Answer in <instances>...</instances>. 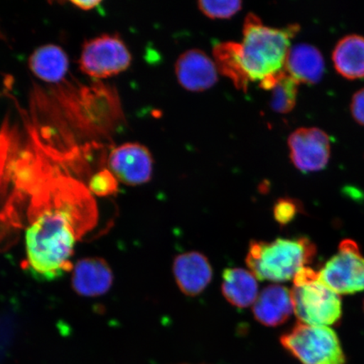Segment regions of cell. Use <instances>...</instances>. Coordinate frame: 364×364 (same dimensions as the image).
<instances>
[{"instance_id": "obj_8", "label": "cell", "mask_w": 364, "mask_h": 364, "mask_svg": "<svg viewBox=\"0 0 364 364\" xmlns=\"http://www.w3.org/2000/svg\"><path fill=\"white\" fill-rule=\"evenodd\" d=\"M290 159L304 172L318 171L328 164L331 154L329 136L316 127H302L289 136Z\"/></svg>"}, {"instance_id": "obj_5", "label": "cell", "mask_w": 364, "mask_h": 364, "mask_svg": "<svg viewBox=\"0 0 364 364\" xmlns=\"http://www.w3.org/2000/svg\"><path fill=\"white\" fill-rule=\"evenodd\" d=\"M291 294L294 311L300 323L329 326L341 320L343 308L340 295L320 279L294 285Z\"/></svg>"}, {"instance_id": "obj_18", "label": "cell", "mask_w": 364, "mask_h": 364, "mask_svg": "<svg viewBox=\"0 0 364 364\" xmlns=\"http://www.w3.org/2000/svg\"><path fill=\"white\" fill-rule=\"evenodd\" d=\"M213 56L218 70L233 81L236 88L247 90L250 79L243 65L241 44L218 43L213 48Z\"/></svg>"}, {"instance_id": "obj_19", "label": "cell", "mask_w": 364, "mask_h": 364, "mask_svg": "<svg viewBox=\"0 0 364 364\" xmlns=\"http://www.w3.org/2000/svg\"><path fill=\"white\" fill-rule=\"evenodd\" d=\"M299 82L285 70L282 71L272 88L271 107L277 112L288 113L297 101Z\"/></svg>"}, {"instance_id": "obj_15", "label": "cell", "mask_w": 364, "mask_h": 364, "mask_svg": "<svg viewBox=\"0 0 364 364\" xmlns=\"http://www.w3.org/2000/svg\"><path fill=\"white\" fill-rule=\"evenodd\" d=\"M67 53L59 46L43 45L36 48L29 58L28 65L31 72L48 83H57L65 78L68 70Z\"/></svg>"}, {"instance_id": "obj_13", "label": "cell", "mask_w": 364, "mask_h": 364, "mask_svg": "<svg viewBox=\"0 0 364 364\" xmlns=\"http://www.w3.org/2000/svg\"><path fill=\"white\" fill-rule=\"evenodd\" d=\"M294 311L291 291L284 286L273 284L262 291L255 301L253 314L258 322L267 326L283 325Z\"/></svg>"}, {"instance_id": "obj_7", "label": "cell", "mask_w": 364, "mask_h": 364, "mask_svg": "<svg viewBox=\"0 0 364 364\" xmlns=\"http://www.w3.org/2000/svg\"><path fill=\"white\" fill-rule=\"evenodd\" d=\"M318 272L322 283L339 295L364 290V257L353 240L341 241L338 253Z\"/></svg>"}, {"instance_id": "obj_6", "label": "cell", "mask_w": 364, "mask_h": 364, "mask_svg": "<svg viewBox=\"0 0 364 364\" xmlns=\"http://www.w3.org/2000/svg\"><path fill=\"white\" fill-rule=\"evenodd\" d=\"M132 55L119 36L105 34L90 39L82 48L80 68L94 79H107L129 68Z\"/></svg>"}, {"instance_id": "obj_10", "label": "cell", "mask_w": 364, "mask_h": 364, "mask_svg": "<svg viewBox=\"0 0 364 364\" xmlns=\"http://www.w3.org/2000/svg\"><path fill=\"white\" fill-rule=\"evenodd\" d=\"M113 281L112 268L101 257L82 258L73 268L72 288L82 297L97 298L106 294Z\"/></svg>"}, {"instance_id": "obj_14", "label": "cell", "mask_w": 364, "mask_h": 364, "mask_svg": "<svg viewBox=\"0 0 364 364\" xmlns=\"http://www.w3.org/2000/svg\"><path fill=\"white\" fill-rule=\"evenodd\" d=\"M324 70V58L316 48L306 43L290 48L284 70L299 83H317L321 80Z\"/></svg>"}, {"instance_id": "obj_2", "label": "cell", "mask_w": 364, "mask_h": 364, "mask_svg": "<svg viewBox=\"0 0 364 364\" xmlns=\"http://www.w3.org/2000/svg\"><path fill=\"white\" fill-rule=\"evenodd\" d=\"M299 27L290 25L284 28H273L263 25L253 13L245 17L243 28V65L250 80L274 78L284 70L290 40Z\"/></svg>"}, {"instance_id": "obj_20", "label": "cell", "mask_w": 364, "mask_h": 364, "mask_svg": "<svg viewBox=\"0 0 364 364\" xmlns=\"http://www.w3.org/2000/svg\"><path fill=\"white\" fill-rule=\"evenodd\" d=\"M242 2L240 0H223V1L202 0L198 2L200 10L213 19L230 18L240 10Z\"/></svg>"}, {"instance_id": "obj_16", "label": "cell", "mask_w": 364, "mask_h": 364, "mask_svg": "<svg viewBox=\"0 0 364 364\" xmlns=\"http://www.w3.org/2000/svg\"><path fill=\"white\" fill-rule=\"evenodd\" d=\"M222 292L232 306L247 308L258 297L257 277L242 268H228L223 273Z\"/></svg>"}, {"instance_id": "obj_12", "label": "cell", "mask_w": 364, "mask_h": 364, "mask_svg": "<svg viewBox=\"0 0 364 364\" xmlns=\"http://www.w3.org/2000/svg\"><path fill=\"white\" fill-rule=\"evenodd\" d=\"M173 272L181 292L188 296L201 294L213 277L208 259L198 252H186L176 257L173 263Z\"/></svg>"}, {"instance_id": "obj_1", "label": "cell", "mask_w": 364, "mask_h": 364, "mask_svg": "<svg viewBox=\"0 0 364 364\" xmlns=\"http://www.w3.org/2000/svg\"><path fill=\"white\" fill-rule=\"evenodd\" d=\"M76 243L70 209H45L27 227L25 235L26 268L36 279L56 280L72 268Z\"/></svg>"}, {"instance_id": "obj_17", "label": "cell", "mask_w": 364, "mask_h": 364, "mask_svg": "<svg viewBox=\"0 0 364 364\" xmlns=\"http://www.w3.org/2000/svg\"><path fill=\"white\" fill-rule=\"evenodd\" d=\"M332 59L336 71L344 78H363L364 38L358 35L345 36L336 46Z\"/></svg>"}, {"instance_id": "obj_24", "label": "cell", "mask_w": 364, "mask_h": 364, "mask_svg": "<svg viewBox=\"0 0 364 364\" xmlns=\"http://www.w3.org/2000/svg\"><path fill=\"white\" fill-rule=\"evenodd\" d=\"M70 3L73 6H75L83 11L93 10V9L97 7L99 4H102V2L98 1V0H94V1H90H90H71Z\"/></svg>"}, {"instance_id": "obj_21", "label": "cell", "mask_w": 364, "mask_h": 364, "mask_svg": "<svg viewBox=\"0 0 364 364\" xmlns=\"http://www.w3.org/2000/svg\"><path fill=\"white\" fill-rule=\"evenodd\" d=\"M118 181L115 176L108 169L100 171L91 177L89 189L99 197H107L117 193Z\"/></svg>"}, {"instance_id": "obj_3", "label": "cell", "mask_w": 364, "mask_h": 364, "mask_svg": "<svg viewBox=\"0 0 364 364\" xmlns=\"http://www.w3.org/2000/svg\"><path fill=\"white\" fill-rule=\"evenodd\" d=\"M316 252V245L307 237L253 240L245 261L257 279L282 283L294 279L312 262Z\"/></svg>"}, {"instance_id": "obj_22", "label": "cell", "mask_w": 364, "mask_h": 364, "mask_svg": "<svg viewBox=\"0 0 364 364\" xmlns=\"http://www.w3.org/2000/svg\"><path fill=\"white\" fill-rule=\"evenodd\" d=\"M301 208L300 203L296 200L282 198L276 203L273 213H274L277 222L280 225H285L297 216Z\"/></svg>"}, {"instance_id": "obj_25", "label": "cell", "mask_w": 364, "mask_h": 364, "mask_svg": "<svg viewBox=\"0 0 364 364\" xmlns=\"http://www.w3.org/2000/svg\"><path fill=\"white\" fill-rule=\"evenodd\" d=\"M363 309H364V302H363Z\"/></svg>"}, {"instance_id": "obj_9", "label": "cell", "mask_w": 364, "mask_h": 364, "mask_svg": "<svg viewBox=\"0 0 364 364\" xmlns=\"http://www.w3.org/2000/svg\"><path fill=\"white\" fill-rule=\"evenodd\" d=\"M108 168L118 181L129 186L147 183L153 173L149 150L138 143H126L112 150Z\"/></svg>"}, {"instance_id": "obj_4", "label": "cell", "mask_w": 364, "mask_h": 364, "mask_svg": "<svg viewBox=\"0 0 364 364\" xmlns=\"http://www.w3.org/2000/svg\"><path fill=\"white\" fill-rule=\"evenodd\" d=\"M280 343L302 364H347L338 336L329 326L298 323Z\"/></svg>"}, {"instance_id": "obj_23", "label": "cell", "mask_w": 364, "mask_h": 364, "mask_svg": "<svg viewBox=\"0 0 364 364\" xmlns=\"http://www.w3.org/2000/svg\"><path fill=\"white\" fill-rule=\"evenodd\" d=\"M351 111L355 120L364 126V88L354 95L352 100Z\"/></svg>"}, {"instance_id": "obj_11", "label": "cell", "mask_w": 364, "mask_h": 364, "mask_svg": "<svg viewBox=\"0 0 364 364\" xmlns=\"http://www.w3.org/2000/svg\"><path fill=\"white\" fill-rule=\"evenodd\" d=\"M176 74L179 83L192 91L211 88L218 80L215 63L199 49H190L181 54L176 63Z\"/></svg>"}]
</instances>
